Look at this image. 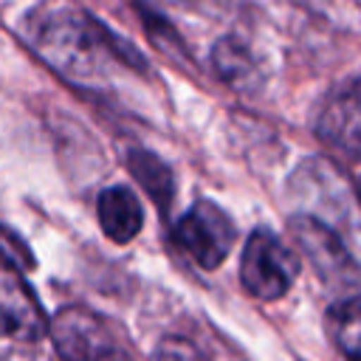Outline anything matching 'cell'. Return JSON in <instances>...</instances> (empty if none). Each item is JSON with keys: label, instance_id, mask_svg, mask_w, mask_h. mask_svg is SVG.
I'll list each match as a JSON object with an SVG mask.
<instances>
[{"label": "cell", "instance_id": "cell-1", "mask_svg": "<svg viewBox=\"0 0 361 361\" xmlns=\"http://www.w3.org/2000/svg\"><path fill=\"white\" fill-rule=\"evenodd\" d=\"M23 39L45 68L85 90L110 87L118 73L144 68L138 54L107 25L65 3L34 8L23 23Z\"/></svg>", "mask_w": 361, "mask_h": 361}, {"label": "cell", "instance_id": "cell-2", "mask_svg": "<svg viewBox=\"0 0 361 361\" xmlns=\"http://www.w3.org/2000/svg\"><path fill=\"white\" fill-rule=\"evenodd\" d=\"M288 228L296 248L305 259H310L324 285L338 290H353L361 285V245L341 228L307 212H293Z\"/></svg>", "mask_w": 361, "mask_h": 361}, {"label": "cell", "instance_id": "cell-3", "mask_svg": "<svg viewBox=\"0 0 361 361\" xmlns=\"http://www.w3.org/2000/svg\"><path fill=\"white\" fill-rule=\"evenodd\" d=\"M14 248V240H0V338L34 344L48 333V319L20 268L25 254Z\"/></svg>", "mask_w": 361, "mask_h": 361}, {"label": "cell", "instance_id": "cell-4", "mask_svg": "<svg viewBox=\"0 0 361 361\" xmlns=\"http://www.w3.org/2000/svg\"><path fill=\"white\" fill-rule=\"evenodd\" d=\"M299 276L296 251L268 228H257L248 234L240 257V279L243 288L262 302L282 299Z\"/></svg>", "mask_w": 361, "mask_h": 361}, {"label": "cell", "instance_id": "cell-5", "mask_svg": "<svg viewBox=\"0 0 361 361\" xmlns=\"http://www.w3.org/2000/svg\"><path fill=\"white\" fill-rule=\"evenodd\" d=\"M172 237L197 268L214 271L228 257L237 240V228H234V220L217 203L197 200L178 217Z\"/></svg>", "mask_w": 361, "mask_h": 361}, {"label": "cell", "instance_id": "cell-6", "mask_svg": "<svg viewBox=\"0 0 361 361\" xmlns=\"http://www.w3.org/2000/svg\"><path fill=\"white\" fill-rule=\"evenodd\" d=\"M48 336L62 361H121L110 324L87 307H62L48 322Z\"/></svg>", "mask_w": 361, "mask_h": 361}, {"label": "cell", "instance_id": "cell-7", "mask_svg": "<svg viewBox=\"0 0 361 361\" xmlns=\"http://www.w3.org/2000/svg\"><path fill=\"white\" fill-rule=\"evenodd\" d=\"M316 135L327 147L350 158H361V76L347 79L322 102Z\"/></svg>", "mask_w": 361, "mask_h": 361}, {"label": "cell", "instance_id": "cell-8", "mask_svg": "<svg viewBox=\"0 0 361 361\" xmlns=\"http://www.w3.org/2000/svg\"><path fill=\"white\" fill-rule=\"evenodd\" d=\"M96 217L107 240L113 243H130L138 237L144 226V212L141 200L130 186H107L96 197Z\"/></svg>", "mask_w": 361, "mask_h": 361}, {"label": "cell", "instance_id": "cell-9", "mask_svg": "<svg viewBox=\"0 0 361 361\" xmlns=\"http://www.w3.org/2000/svg\"><path fill=\"white\" fill-rule=\"evenodd\" d=\"M212 68L220 76V82L237 87V90H251L259 82V62L251 54L248 42L237 39L234 34H226L214 42L212 48Z\"/></svg>", "mask_w": 361, "mask_h": 361}, {"label": "cell", "instance_id": "cell-10", "mask_svg": "<svg viewBox=\"0 0 361 361\" xmlns=\"http://www.w3.org/2000/svg\"><path fill=\"white\" fill-rule=\"evenodd\" d=\"M327 333L347 361H361V293H350L330 307Z\"/></svg>", "mask_w": 361, "mask_h": 361}, {"label": "cell", "instance_id": "cell-11", "mask_svg": "<svg viewBox=\"0 0 361 361\" xmlns=\"http://www.w3.org/2000/svg\"><path fill=\"white\" fill-rule=\"evenodd\" d=\"M130 172L135 175V180L149 192V197L158 203V206H169L172 195H175V180H172V172L166 169V164L149 152H130Z\"/></svg>", "mask_w": 361, "mask_h": 361}, {"label": "cell", "instance_id": "cell-12", "mask_svg": "<svg viewBox=\"0 0 361 361\" xmlns=\"http://www.w3.org/2000/svg\"><path fill=\"white\" fill-rule=\"evenodd\" d=\"M147 6V11H195V14H203V11H220L226 6V0H141Z\"/></svg>", "mask_w": 361, "mask_h": 361}, {"label": "cell", "instance_id": "cell-13", "mask_svg": "<svg viewBox=\"0 0 361 361\" xmlns=\"http://www.w3.org/2000/svg\"><path fill=\"white\" fill-rule=\"evenodd\" d=\"M155 361H206V358L192 341H186L180 336H172V338H164L158 344Z\"/></svg>", "mask_w": 361, "mask_h": 361}, {"label": "cell", "instance_id": "cell-14", "mask_svg": "<svg viewBox=\"0 0 361 361\" xmlns=\"http://www.w3.org/2000/svg\"><path fill=\"white\" fill-rule=\"evenodd\" d=\"M0 240H11V234H8V231H3V228H0Z\"/></svg>", "mask_w": 361, "mask_h": 361}, {"label": "cell", "instance_id": "cell-15", "mask_svg": "<svg viewBox=\"0 0 361 361\" xmlns=\"http://www.w3.org/2000/svg\"><path fill=\"white\" fill-rule=\"evenodd\" d=\"M358 197H361V183H358Z\"/></svg>", "mask_w": 361, "mask_h": 361}]
</instances>
